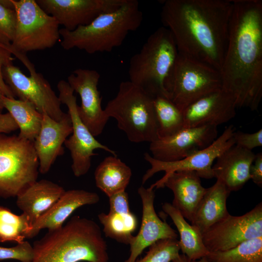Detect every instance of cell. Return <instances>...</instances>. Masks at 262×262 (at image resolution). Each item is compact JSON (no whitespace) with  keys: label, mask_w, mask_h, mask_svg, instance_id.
Here are the masks:
<instances>
[{"label":"cell","mask_w":262,"mask_h":262,"mask_svg":"<svg viewBox=\"0 0 262 262\" xmlns=\"http://www.w3.org/2000/svg\"><path fill=\"white\" fill-rule=\"evenodd\" d=\"M222 89L237 108L258 110L262 97V1L233 0Z\"/></svg>","instance_id":"1"},{"label":"cell","mask_w":262,"mask_h":262,"mask_svg":"<svg viewBox=\"0 0 262 262\" xmlns=\"http://www.w3.org/2000/svg\"><path fill=\"white\" fill-rule=\"evenodd\" d=\"M232 0H165L161 13L178 52L220 71L228 41Z\"/></svg>","instance_id":"2"},{"label":"cell","mask_w":262,"mask_h":262,"mask_svg":"<svg viewBox=\"0 0 262 262\" xmlns=\"http://www.w3.org/2000/svg\"><path fill=\"white\" fill-rule=\"evenodd\" d=\"M32 262H108L107 243L94 221L73 216L33 245Z\"/></svg>","instance_id":"3"},{"label":"cell","mask_w":262,"mask_h":262,"mask_svg":"<svg viewBox=\"0 0 262 262\" xmlns=\"http://www.w3.org/2000/svg\"><path fill=\"white\" fill-rule=\"evenodd\" d=\"M143 19L138 1L127 0L117 9L99 15L86 25L73 31L60 29L61 45L65 50L77 49L89 54L109 52L120 46Z\"/></svg>","instance_id":"4"},{"label":"cell","mask_w":262,"mask_h":262,"mask_svg":"<svg viewBox=\"0 0 262 262\" xmlns=\"http://www.w3.org/2000/svg\"><path fill=\"white\" fill-rule=\"evenodd\" d=\"M178 54L169 30L164 27L157 29L149 35L140 50L130 59L129 81L153 98L158 96L167 98L165 85Z\"/></svg>","instance_id":"5"},{"label":"cell","mask_w":262,"mask_h":262,"mask_svg":"<svg viewBox=\"0 0 262 262\" xmlns=\"http://www.w3.org/2000/svg\"><path fill=\"white\" fill-rule=\"evenodd\" d=\"M154 98L130 81L121 82L116 96L104 111L133 143H151L158 138Z\"/></svg>","instance_id":"6"},{"label":"cell","mask_w":262,"mask_h":262,"mask_svg":"<svg viewBox=\"0 0 262 262\" xmlns=\"http://www.w3.org/2000/svg\"><path fill=\"white\" fill-rule=\"evenodd\" d=\"M38 172L33 142L0 133V197H16L37 180Z\"/></svg>","instance_id":"7"},{"label":"cell","mask_w":262,"mask_h":262,"mask_svg":"<svg viewBox=\"0 0 262 262\" xmlns=\"http://www.w3.org/2000/svg\"><path fill=\"white\" fill-rule=\"evenodd\" d=\"M222 88L219 70L179 52L165 85L167 98L182 112L196 100Z\"/></svg>","instance_id":"8"},{"label":"cell","mask_w":262,"mask_h":262,"mask_svg":"<svg viewBox=\"0 0 262 262\" xmlns=\"http://www.w3.org/2000/svg\"><path fill=\"white\" fill-rule=\"evenodd\" d=\"M16 15L13 53L44 50L53 47L60 40L59 24L46 13L35 0H11Z\"/></svg>","instance_id":"9"},{"label":"cell","mask_w":262,"mask_h":262,"mask_svg":"<svg viewBox=\"0 0 262 262\" xmlns=\"http://www.w3.org/2000/svg\"><path fill=\"white\" fill-rule=\"evenodd\" d=\"M57 87L60 101L66 106L72 122L71 135L66 139L64 144L70 152L73 174L80 177L89 171L92 157L97 154L94 152L95 150L101 149L112 155H117L115 151L98 141L83 123L78 113L76 97L67 82L59 81Z\"/></svg>","instance_id":"10"},{"label":"cell","mask_w":262,"mask_h":262,"mask_svg":"<svg viewBox=\"0 0 262 262\" xmlns=\"http://www.w3.org/2000/svg\"><path fill=\"white\" fill-rule=\"evenodd\" d=\"M27 76L13 63L2 69L4 80L12 93L18 99L30 102L41 114H46L59 121L65 115L61 103L49 82L43 75L37 72L35 67L29 70Z\"/></svg>","instance_id":"11"},{"label":"cell","mask_w":262,"mask_h":262,"mask_svg":"<svg viewBox=\"0 0 262 262\" xmlns=\"http://www.w3.org/2000/svg\"><path fill=\"white\" fill-rule=\"evenodd\" d=\"M209 252L231 249L246 241L262 237V202L240 216L229 214L201 234Z\"/></svg>","instance_id":"12"},{"label":"cell","mask_w":262,"mask_h":262,"mask_svg":"<svg viewBox=\"0 0 262 262\" xmlns=\"http://www.w3.org/2000/svg\"><path fill=\"white\" fill-rule=\"evenodd\" d=\"M236 131L233 125L228 126L221 135L209 147L192 154L181 160L173 162H164L154 159L149 153L144 154V159L151 165L142 177V184L155 174L165 172L166 176L179 170L195 171L200 178L210 179L214 178L212 166L213 162L224 151L235 145L233 135Z\"/></svg>","instance_id":"13"},{"label":"cell","mask_w":262,"mask_h":262,"mask_svg":"<svg viewBox=\"0 0 262 262\" xmlns=\"http://www.w3.org/2000/svg\"><path fill=\"white\" fill-rule=\"evenodd\" d=\"M217 127L184 128L173 135L150 143L152 157L164 162L181 160L211 145L218 137Z\"/></svg>","instance_id":"14"},{"label":"cell","mask_w":262,"mask_h":262,"mask_svg":"<svg viewBox=\"0 0 262 262\" xmlns=\"http://www.w3.org/2000/svg\"><path fill=\"white\" fill-rule=\"evenodd\" d=\"M100 77L96 70L79 68L68 76L67 81L81 98L78 114L95 137L101 134L110 118L101 106V98L98 89Z\"/></svg>","instance_id":"15"},{"label":"cell","mask_w":262,"mask_h":262,"mask_svg":"<svg viewBox=\"0 0 262 262\" xmlns=\"http://www.w3.org/2000/svg\"><path fill=\"white\" fill-rule=\"evenodd\" d=\"M127 0H36L40 7L68 31L91 23L99 15L115 11Z\"/></svg>","instance_id":"16"},{"label":"cell","mask_w":262,"mask_h":262,"mask_svg":"<svg viewBox=\"0 0 262 262\" xmlns=\"http://www.w3.org/2000/svg\"><path fill=\"white\" fill-rule=\"evenodd\" d=\"M154 189L143 186L138 189L142 204L141 224L138 233L130 241V254L124 262H135L147 247L160 240L178 239L176 231L166 221L161 220L155 212Z\"/></svg>","instance_id":"17"},{"label":"cell","mask_w":262,"mask_h":262,"mask_svg":"<svg viewBox=\"0 0 262 262\" xmlns=\"http://www.w3.org/2000/svg\"><path fill=\"white\" fill-rule=\"evenodd\" d=\"M236 108L234 98L222 88L196 100L183 111L184 128L217 127L233 118Z\"/></svg>","instance_id":"18"},{"label":"cell","mask_w":262,"mask_h":262,"mask_svg":"<svg viewBox=\"0 0 262 262\" xmlns=\"http://www.w3.org/2000/svg\"><path fill=\"white\" fill-rule=\"evenodd\" d=\"M72 132L71 120L67 113L59 121L43 114L40 130L33 142L40 173H47L57 157L64 154L63 144Z\"/></svg>","instance_id":"19"},{"label":"cell","mask_w":262,"mask_h":262,"mask_svg":"<svg viewBox=\"0 0 262 262\" xmlns=\"http://www.w3.org/2000/svg\"><path fill=\"white\" fill-rule=\"evenodd\" d=\"M200 179L194 171L179 170L163 176L150 186L153 188L166 187L171 190L174 196L172 205L191 222L207 189L202 185Z\"/></svg>","instance_id":"20"},{"label":"cell","mask_w":262,"mask_h":262,"mask_svg":"<svg viewBox=\"0 0 262 262\" xmlns=\"http://www.w3.org/2000/svg\"><path fill=\"white\" fill-rule=\"evenodd\" d=\"M100 197L95 192L82 189L65 191L60 198L32 225L25 238L36 236L43 229L52 231L61 228L65 221L77 209L99 202Z\"/></svg>","instance_id":"21"},{"label":"cell","mask_w":262,"mask_h":262,"mask_svg":"<svg viewBox=\"0 0 262 262\" xmlns=\"http://www.w3.org/2000/svg\"><path fill=\"white\" fill-rule=\"evenodd\" d=\"M255 155L235 145L231 146L216 159L212 166L214 178L230 192L241 189L250 180V168Z\"/></svg>","instance_id":"22"},{"label":"cell","mask_w":262,"mask_h":262,"mask_svg":"<svg viewBox=\"0 0 262 262\" xmlns=\"http://www.w3.org/2000/svg\"><path fill=\"white\" fill-rule=\"evenodd\" d=\"M63 187L48 180H36L16 196V203L28 220L30 229L65 192Z\"/></svg>","instance_id":"23"},{"label":"cell","mask_w":262,"mask_h":262,"mask_svg":"<svg viewBox=\"0 0 262 262\" xmlns=\"http://www.w3.org/2000/svg\"><path fill=\"white\" fill-rule=\"evenodd\" d=\"M230 193L217 180L212 186L207 188L191 222V225L201 234L229 214L227 208V199Z\"/></svg>","instance_id":"24"},{"label":"cell","mask_w":262,"mask_h":262,"mask_svg":"<svg viewBox=\"0 0 262 262\" xmlns=\"http://www.w3.org/2000/svg\"><path fill=\"white\" fill-rule=\"evenodd\" d=\"M131 175L130 167L114 155L106 157L94 173L96 186L108 197L125 191Z\"/></svg>","instance_id":"25"},{"label":"cell","mask_w":262,"mask_h":262,"mask_svg":"<svg viewBox=\"0 0 262 262\" xmlns=\"http://www.w3.org/2000/svg\"><path fill=\"white\" fill-rule=\"evenodd\" d=\"M163 211L172 219L180 235V251L189 261L199 260L205 257L209 251L205 246L199 231L189 224L180 212L168 202L162 205Z\"/></svg>","instance_id":"26"},{"label":"cell","mask_w":262,"mask_h":262,"mask_svg":"<svg viewBox=\"0 0 262 262\" xmlns=\"http://www.w3.org/2000/svg\"><path fill=\"white\" fill-rule=\"evenodd\" d=\"M4 108L16 123L22 139L33 142L41 129L43 115L30 102L2 97Z\"/></svg>","instance_id":"27"},{"label":"cell","mask_w":262,"mask_h":262,"mask_svg":"<svg viewBox=\"0 0 262 262\" xmlns=\"http://www.w3.org/2000/svg\"><path fill=\"white\" fill-rule=\"evenodd\" d=\"M98 219L106 237L129 245L137 227V217L133 213H101L98 214Z\"/></svg>","instance_id":"28"},{"label":"cell","mask_w":262,"mask_h":262,"mask_svg":"<svg viewBox=\"0 0 262 262\" xmlns=\"http://www.w3.org/2000/svg\"><path fill=\"white\" fill-rule=\"evenodd\" d=\"M153 104L158 126V138L170 136L184 128L182 112L167 98L158 96Z\"/></svg>","instance_id":"29"},{"label":"cell","mask_w":262,"mask_h":262,"mask_svg":"<svg viewBox=\"0 0 262 262\" xmlns=\"http://www.w3.org/2000/svg\"><path fill=\"white\" fill-rule=\"evenodd\" d=\"M208 262H262V237L244 242L225 251L209 252Z\"/></svg>","instance_id":"30"},{"label":"cell","mask_w":262,"mask_h":262,"mask_svg":"<svg viewBox=\"0 0 262 262\" xmlns=\"http://www.w3.org/2000/svg\"><path fill=\"white\" fill-rule=\"evenodd\" d=\"M30 229L28 219L23 213L17 215L0 205V242L20 243Z\"/></svg>","instance_id":"31"},{"label":"cell","mask_w":262,"mask_h":262,"mask_svg":"<svg viewBox=\"0 0 262 262\" xmlns=\"http://www.w3.org/2000/svg\"><path fill=\"white\" fill-rule=\"evenodd\" d=\"M148 247L146 254L135 262H172L180 254L178 239L160 240Z\"/></svg>","instance_id":"32"},{"label":"cell","mask_w":262,"mask_h":262,"mask_svg":"<svg viewBox=\"0 0 262 262\" xmlns=\"http://www.w3.org/2000/svg\"><path fill=\"white\" fill-rule=\"evenodd\" d=\"M16 23L14 9L0 4V44L9 47L13 40Z\"/></svg>","instance_id":"33"},{"label":"cell","mask_w":262,"mask_h":262,"mask_svg":"<svg viewBox=\"0 0 262 262\" xmlns=\"http://www.w3.org/2000/svg\"><path fill=\"white\" fill-rule=\"evenodd\" d=\"M33 254V246L25 240L13 247L0 246V261L12 259L21 262H32Z\"/></svg>","instance_id":"34"},{"label":"cell","mask_w":262,"mask_h":262,"mask_svg":"<svg viewBox=\"0 0 262 262\" xmlns=\"http://www.w3.org/2000/svg\"><path fill=\"white\" fill-rule=\"evenodd\" d=\"M233 137L235 145L245 149L252 150L262 146V130L253 133H246L235 131Z\"/></svg>","instance_id":"35"},{"label":"cell","mask_w":262,"mask_h":262,"mask_svg":"<svg viewBox=\"0 0 262 262\" xmlns=\"http://www.w3.org/2000/svg\"><path fill=\"white\" fill-rule=\"evenodd\" d=\"M9 47L0 44V91L5 97L11 98H16L9 86L5 83L2 75L3 67L13 63L14 58Z\"/></svg>","instance_id":"36"},{"label":"cell","mask_w":262,"mask_h":262,"mask_svg":"<svg viewBox=\"0 0 262 262\" xmlns=\"http://www.w3.org/2000/svg\"><path fill=\"white\" fill-rule=\"evenodd\" d=\"M111 213H129L131 212L129 196L125 191H121L108 197Z\"/></svg>","instance_id":"37"},{"label":"cell","mask_w":262,"mask_h":262,"mask_svg":"<svg viewBox=\"0 0 262 262\" xmlns=\"http://www.w3.org/2000/svg\"><path fill=\"white\" fill-rule=\"evenodd\" d=\"M250 179L259 187L262 186V153L255 155V159L250 168Z\"/></svg>","instance_id":"38"},{"label":"cell","mask_w":262,"mask_h":262,"mask_svg":"<svg viewBox=\"0 0 262 262\" xmlns=\"http://www.w3.org/2000/svg\"><path fill=\"white\" fill-rule=\"evenodd\" d=\"M18 129L16 123L8 112L0 114V133L8 134Z\"/></svg>","instance_id":"39"},{"label":"cell","mask_w":262,"mask_h":262,"mask_svg":"<svg viewBox=\"0 0 262 262\" xmlns=\"http://www.w3.org/2000/svg\"><path fill=\"white\" fill-rule=\"evenodd\" d=\"M172 262H189V261L184 254H180Z\"/></svg>","instance_id":"40"},{"label":"cell","mask_w":262,"mask_h":262,"mask_svg":"<svg viewBox=\"0 0 262 262\" xmlns=\"http://www.w3.org/2000/svg\"><path fill=\"white\" fill-rule=\"evenodd\" d=\"M4 96L0 91V114L2 113L4 109L3 102H2V97Z\"/></svg>","instance_id":"41"},{"label":"cell","mask_w":262,"mask_h":262,"mask_svg":"<svg viewBox=\"0 0 262 262\" xmlns=\"http://www.w3.org/2000/svg\"><path fill=\"white\" fill-rule=\"evenodd\" d=\"M189 262H208V261L204 257H203L199 260L193 261H189Z\"/></svg>","instance_id":"42"},{"label":"cell","mask_w":262,"mask_h":262,"mask_svg":"<svg viewBox=\"0 0 262 262\" xmlns=\"http://www.w3.org/2000/svg\"></svg>","instance_id":"43"}]
</instances>
